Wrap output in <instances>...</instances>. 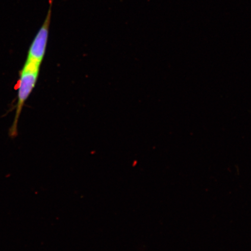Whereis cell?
I'll return each mask as SVG.
<instances>
[{
    "label": "cell",
    "mask_w": 251,
    "mask_h": 251,
    "mask_svg": "<svg viewBox=\"0 0 251 251\" xmlns=\"http://www.w3.org/2000/svg\"><path fill=\"white\" fill-rule=\"evenodd\" d=\"M41 64L26 59L19 75L18 102L15 118L9 128V136L15 138L18 135V125L25 102L29 98L38 80Z\"/></svg>",
    "instance_id": "1"
}]
</instances>
